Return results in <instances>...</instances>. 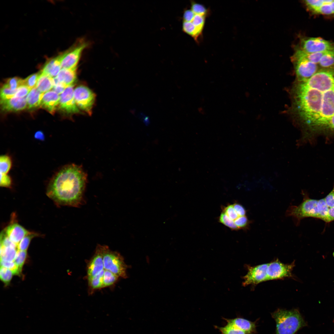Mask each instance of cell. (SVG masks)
<instances>
[{
	"label": "cell",
	"mask_w": 334,
	"mask_h": 334,
	"mask_svg": "<svg viewBox=\"0 0 334 334\" xmlns=\"http://www.w3.org/2000/svg\"><path fill=\"white\" fill-rule=\"evenodd\" d=\"M295 99L298 114L309 136L334 137V67L298 81Z\"/></svg>",
	"instance_id": "1"
},
{
	"label": "cell",
	"mask_w": 334,
	"mask_h": 334,
	"mask_svg": "<svg viewBox=\"0 0 334 334\" xmlns=\"http://www.w3.org/2000/svg\"><path fill=\"white\" fill-rule=\"evenodd\" d=\"M86 181V174L81 166L67 165L50 180L47 195L58 206L79 207L84 201Z\"/></svg>",
	"instance_id": "2"
},
{
	"label": "cell",
	"mask_w": 334,
	"mask_h": 334,
	"mask_svg": "<svg viewBox=\"0 0 334 334\" xmlns=\"http://www.w3.org/2000/svg\"><path fill=\"white\" fill-rule=\"evenodd\" d=\"M271 315L276 322V334H295L307 325L301 314L296 309H278Z\"/></svg>",
	"instance_id": "3"
},
{
	"label": "cell",
	"mask_w": 334,
	"mask_h": 334,
	"mask_svg": "<svg viewBox=\"0 0 334 334\" xmlns=\"http://www.w3.org/2000/svg\"><path fill=\"white\" fill-rule=\"evenodd\" d=\"M318 201L317 200L310 199L307 195H304L302 202L298 206H290L286 211V215L293 218L296 225L305 218H318Z\"/></svg>",
	"instance_id": "4"
},
{
	"label": "cell",
	"mask_w": 334,
	"mask_h": 334,
	"mask_svg": "<svg viewBox=\"0 0 334 334\" xmlns=\"http://www.w3.org/2000/svg\"><path fill=\"white\" fill-rule=\"evenodd\" d=\"M104 268L109 270L119 277H127L126 265L122 257L118 253L110 250L106 246H101Z\"/></svg>",
	"instance_id": "5"
},
{
	"label": "cell",
	"mask_w": 334,
	"mask_h": 334,
	"mask_svg": "<svg viewBox=\"0 0 334 334\" xmlns=\"http://www.w3.org/2000/svg\"><path fill=\"white\" fill-rule=\"evenodd\" d=\"M88 45L84 41L79 40L70 49L59 55L62 68L76 69L82 53Z\"/></svg>",
	"instance_id": "6"
},
{
	"label": "cell",
	"mask_w": 334,
	"mask_h": 334,
	"mask_svg": "<svg viewBox=\"0 0 334 334\" xmlns=\"http://www.w3.org/2000/svg\"><path fill=\"white\" fill-rule=\"evenodd\" d=\"M298 47L306 53L324 52L334 49V42L320 37H304L300 39Z\"/></svg>",
	"instance_id": "7"
},
{
	"label": "cell",
	"mask_w": 334,
	"mask_h": 334,
	"mask_svg": "<svg viewBox=\"0 0 334 334\" xmlns=\"http://www.w3.org/2000/svg\"><path fill=\"white\" fill-rule=\"evenodd\" d=\"M74 95L79 108L90 114L95 99L94 93L88 87L81 85L74 89Z\"/></svg>",
	"instance_id": "8"
},
{
	"label": "cell",
	"mask_w": 334,
	"mask_h": 334,
	"mask_svg": "<svg viewBox=\"0 0 334 334\" xmlns=\"http://www.w3.org/2000/svg\"><path fill=\"white\" fill-rule=\"evenodd\" d=\"M268 263L267 269L268 280L292 277L294 262L290 264H285L277 259Z\"/></svg>",
	"instance_id": "9"
},
{
	"label": "cell",
	"mask_w": 334,
	"mask_h": 334,
	"mask_svg": "<svg viewBox=\"0 0 334 334\" xmlns=\"http://www.w3.org/2000/svg\"><path fill=\"white\" fill-rule=\"evenodd\" d=\"M291 59L294 65L298 81L307 79L320 70L317 65L306 59L292 57Z\"/></svg>",
	"instance_id": "10"
},
{
	"label": "cell",
	"mask_w": 334,
	"mask_h": 334,
	"mask_svg": "<svg viewBox=\"0 0 334 334\" xmlns=\"http://www.w3.org/2000/svg\"><path fill=\"white\" fill-rule=\"evenodd\" d=\"M268 264L264 263L254 266H247L248 272L243 277V285H255L268 280L267 269Z\"/></svg>",
	"instance_id": "11"
},
{
	"label": "cell",
	"mask_w": 334,
	"mask_h": 334,
	"mask_svg": "<svg viewBox=\"0 0 334 334\" xmlns=\"http://www.w3.org/2000/svg\"><path fill=\"white\" fill-rule=\"evenodd\" d=\"M73 85L66 87L63 92L59 96L58 108L68 113H76L79 112V108L75 101Z\"/></svg>",
	"instance_id": "12"
},
{
	"label": "cell",
	"mask_w": 334,
	"mask_h": 334,
	"mask_svg": "<svg viewBox=\"0 0 334 334\" xmlns=\"http://www.w3.org/2000/svg\"><path fill=\"white\" fill-rule=\"evenodd\" d=\"M2 232L17 246L24 237L31 232L18 223L14 222H11Z\"/></svg>",
	"instance_id": "13"
},
{
	"label": "cell",
	"mask_w": 334,
	"mask_h": 334,
	"mask_svg": "<svg viewBox=\"0 0 334 334\" xmlns=\"http://www.w3.org/2000/svg\"><path fill=\"white\" fill-rule=\"evenodd\" d=\"M104 268L102 246L99 245L97 247L95 254L90 262L88 267V279L91 278L98 274L104 269Z\"/></svg>",
	"instance_id": "14"
},
{
	"label": "cell",
	"mask_w": 334,
	"mask_h": 334,
	"mask_svg": "<svg viewBox=\"0 0 334 334\" xmlns=\"http://www.w3.org/2000/svg\"><path fill=\"white\" fill-rule=\"evenodd\" d=\"M222 319L228 323L242 330L248 334H255L256 332V326L255 322L240 317L233 319Z\"/></svg>",
	"instance_id": "15"
},
{
	"label": "cell",
	"mask_w": 334,
	"mask_h": 334,
	"mask_svg": "<svg viewBox=\"0 0 334 334\" xmlns=\"http://www.w3.org/2000/svg\"><path fill=\"white\" fill-rule=\"evenodd\" d=\"M1 109L5 112L21 111L27 107L26 98L14 97L9 99L0 101Z\"/></svg>",
	"instance_id": "16"
},
{
	"label": "cell",
	"mask_w": 334,
	"mask_h": 334,
	"mask_svg": "<svg viewBox=\"0 0 334 334\" xmlns=\"http://www.w3.org/2000/svg\"><path fill=\"white\" fill-rule=\"evenodd\" d=\"M59 96L54 91L45 93L42 97L40 106L51 114H54L58 106Z\"/></svg>",
	"instance_id": "17"
},
{
	"label": "cell",
	"mask_w": 334,
	"mask_h": 334,
	"mask_svg": "<svg viewBox=\"0 0 334 334\" xmlns=\"http://www.w3.org/2000/svg\"><path fill=\"white\" fill-rule=\"evenodd\" d=\"M62 68L59 56L48 61L41 72L53 78L58 75Z\"/></svg>",
	"instance_id": "18"
},
{
	"label": "cell",
	"mask_w": 334,
	"mask_h": 334,
	"mask_svg": "<svg viewBox=\"0 0 334 334\" xmlns=\"http://www.w3.org/2000/svg\"><path fill=\"white\" fill-rule=\"evenodd\" d=\"M76 70L62 68L56 77L60 83L66 87L73 85L76 79Z\"/></svg>",
	"instance_id": "19"
},
{
	"label": "cell",
	"mask_w": 334,
	"mask_h": 334,
	"mask_svg": "<svg viewBox=\"0 0 334 334\" xmlns=\"http://www.w3.org/2000/svg\"><path fill=\"white\" fill-rule=\"evenodd\" d=\"M44 94L36 87L32 89L26 97L28 108L32 109L40 106Z\"/></svg>",
	"instance_id": "20"
},
{
	"label": "cell",
	"mask_w": 334,
	"mask_h": 334,
	"mask_svg": "<svg viewBox=\"0 0 334 334\" xmlns=\"http://www.w3.org/2000/svg\"><path fill=\"white\" fill-rule=\"evenodd\" d=\"M324 52L306 53L297 47L294 54L291 57L304 59L317 65L319 66V64L320 60Z\"/></svg>",
	"instance_id": "21"
},
{
	"label": "cell",
	"mask_w": 334,
	"mask_h": 334,
	"mask_svg": "<svg viewBox=\"0 0 334 334\" xmlns=\"http://www.w3.org/2000/svg\"><path fill=\"white\" fill-rule=\"evenodd\" d=\"M54 86L53 78L40 72L35 87L38 90L44 93L49 91Z\"/></svg>",
	"instance_id": "22"
},
{
	"label": "cell",
	"mask_w": 334,
	"mask_h": 334,
	"mask_svg": "<svg viewBox=\"0 0 334 334\" xmlns=\"http://www.w3.org/2000/svg\"><path fill=\"white\" fill-rule=\"evenodd\" d=\"M17 246H0V259L6 261H14L18 250Z\"/></svg>",
	"instance_id": "23"
},
{
	"label": "cell",
	"mask_w": 334,
	"mask_h": 334,
	"mask_svg": "<svg viewBox=\"0 0 334 334\" xmlns=\"http://www.w3.org/2000/svg\"><path fill=\"white\" fill-rule=\"evenodd\" d=\"M317 207L318 218L327 223L331 222L328 214L329 208L327 205L324 198L318 200Z\"/></svg>",
	"instance_id": "24"
},
{
	"label": "cell",
	"mask_w": 334,
	"mask_h": 334,
	"mask_svg": "<svg viewBox=\"0 0 334 334\" xmlns=\"http://www.w3.org/2000/svg\"><path fill=\"white\" fill-rule=\"evenodd\" d=\"M319 65L320 70L334 67V49L324 52Z\"/></svg>",
	"instance_id": "25"
},
{
	"label": "cell",
	"mask_w": 334,
	"mask_h": 334,
	"mask_svg": "<svg viewBox=\"0 0 334 334\" xmlns=\"http://www.w3.org/2000/svg\"><path fill=\"white\" fill-rule=\"evenodd\" d=\"M214 327L219 331L221 334H248L245 332L227 323L224 326L219 327L215 325Z\"/></svg>",
	"instance_id": "26"
},
{
	"label": "cell",
	"mask_w": 334,
	"mask_h": 334,
	"mask_svg": "<svg viewBox=\"0 0 334 334\" xmlns=\"http://www.w3.org/2000/svg\"><path fill=\"white\" fill-rule=\"evenodd\" d=\"M12 165V160L9 156L5 155L0 156V171L1 173L7 174L10 170Z\"/></svg>",
	"instance_id": "27"
},
{
	"label": "cell",
	"mask_w": 334,
	"mask_h": 334,
	"mask_svg": "<svg viewBox=\"0 0 334 334\" xmlns=\"http://www.w3.org/2000/svg\"><path fill=\"white\" fill-rule=\"evenodd\" d=\"M39 235L36 233L31 232L24 237L17 246L18 250L27 251L32 239Z\"/></svg>",
	"instance_id": "28"
},
{
	"label": "cell",
	"mask_w": 334,
	"mask_h": 334,
	"mask_svg": "<svg viewBox=\"0 0 334 334\" xmlns=\"http://www.w3.org/2000/svg\"><path fill=\"white\" fill-rule=\"evenodd\" d=\"M105 270L103 269L95 276L88 279L89 285L92 289H95L103 287V276Z\"/></svg>",
	"instance_id": "29"
},
{
	"label": "cell",
	"mask_w": 334,
	"mask_h": 334,
	"mask_svg": "<svg viewBox=\"0 0 334 334\" xmlns=\"http://www.w3.org/2000/svg\"><path fill=\"white\" fill-rule=\"evenodd\" d=\"M27 257V251L18 250L14 262L22 273V268Z\"/></svg>",
	"instance_id": "30"
},
{
	"label": "cell",
	"mask_w": 334,
	"mask_h": 334,
	"mask_svg": "<svg viewBox=\"0 0 334 334\" xmlns=\"http://www.w3.org/2000/svg\"><path fill=\"white\" fill-rule=\"evenodd\" d=\"M118 277V276L111 271L105 269L103 276V287L112 285L117 280Z\"/></svg>",
	"instance_id": "31"
},
{
	"label": "cell",
	"mask_w": 334,
	"mask_h": 334,
	"mask_svg": "<svg viewBox=\"0 0 334 334\" xmlns=\"http://www.w3.org/2000/svg\"><path fill=\"white\" fill-rule=\"evenodd\" d=\"M17 89L13 90L6 84H4L0 89V101L9 99L14 97Z\"/></svg>",
	"instance_id": "32"
},
{
	"label": "cell",
	"mask_w": 334,
	"mask_h": 334,
	"mask_svg": "<svg viewBox=\"0 0 334 334\" xmlns=\"http://www.w3.org/2000/svg\"><path fill=\"white\" fill-rule=\"evenodd\" d=\"M13 272L11 270L3 267H1L0 278L1 280L6 285H9L12 280Z\"/></svg>",
	"instance_id": "33"
},
{
	"label": "cell",
	"mask_w": 334,
	"mask_h": 334,
	"mask_svg": "<svg viewBox=\"0 0 334 334\" xmlns=\"http://www.w3.org/2000/svg\"><path fill=\"white\" fill-rule=\"evenodd\" d=\"M332 0H312L304 1V3L309 10L312 12L325 3H330Z\"/></svg>",
	"instance_id": "34"
},
{
	"label": "cell",
	"mask_w": 334,
	"mask_h": 334,
	"mask_svg": "<svg viewBox=\"0 0 334 334\" xmlns=\"http://www.w3.org/2000/svg\"><path fill=\"white\" fill-rule=\"evenodd\" d=\"M219 220L220 223L231 229L233 230H238L234 222L231 220L223 212L221 213L219 216Z\"/></svg>",
	"instance_id": "35"
},
{
	"label": "cell",
	"mask_w": 334,
	"mask_h": 334,
	"mask_svg": "<svg viewBox=\"0 0 334 334\" xmlns=\"http://www.w3.org/2000/svg\"><path fill=\"white\" fill-rule=\"evenodd\" d=\"M5 84H6L11 90H14L23 85V79L18 77L9 78L7 79Z\"/></svg>",
	"instance_id": "36"
},
{
	"label": "cell",
	"mask_w": 334,
	"mask_h": 334,
	"mask_svg": "<svg viewBox=\"0 0 334 334\" xmlns=\"http://www.w3.org/2000/svg\"><path fill=\"white\" fill-rule=\"evenodd\" d=\"M40 73L32 74L23 79V85L32 89L36 85Z\"/></svg>",
	"instance_id": "37"
},
{
	"label": "cell",
	"mask_w": 334,
	"mask_h": 334,
	"mask_svg": "<svg viewBox=\"0 0 334 334\" xmlns=\"http://www.w3.org/2000/svg\"><path fill=\"white\" fill-rule=\"evenodd\" d=\"M1 267H4L11 270L14 275H20L21 273L14 261H8L0 260Z\"/></svg>",
	"instance_id": "38"
},
{
	"label": "cell",
	"mask_w": 334,
	"mask_h": 334,
	"mask_svg": "<svg viewBox=\"0 0 334 334\" xmlns=\"http://www.w3.org/2000/svg\"><path fill=\"white\" fill-rule=\"evenodd\" d=\"M222 212L234 222L239 217L241 216H239L236 212L232 204L228 205L225 207L223 209Z\"/></svg>",
	"instance_id": "39"
},
{
	"label": "cell",
	"mask_w": 334,
	"mask_h": 334,
	"mask_svg": "<svg viewBox=\"0 0 334 334\" xmlns=\"http://www.w3.org/2000/svg\"><path fill=\"white\" fill-rule=\"evenodd\" d=\"M330 3H325L313 12L316 14L322 15H330L333 14Z\"/></svg>",
	"instance_id": "40"
},
{
	"label": "cell",
	"mask_w": 334,
	"mask_h": 334,
	"mask_svg": "<svg viewBox=\"0 0 334 334\" xmlns=\"http://www.w3.org/2000/svg\"><path fill=\"white\" fill-rule=\"evenodd\" d=\"M234 223L238 229H242L246 228L250 223L246 216L239 217L234 221Z\"/></svg>",
	"instance_id": "41"
},
{
	"label": "cell",
	"mask_w": 334,
	"mask_h": 334,
	"mask_svg": "<svg viewBox=\"0 0 334 334\" xmlns=\"http://www.w3.org/2000/svg\"><path fill=\"white\" fill-rule=\"evenodd\" d=\"M191 10L194 13L203 15H207V10L201 4L196 2H192L191 4Z\"/></svg>",
	"instance_id": "42"
},
{
	"label": "cell",
	"mask_w": 334,
	"mask_h": 334,
	"mask_svg": "<svg viewBox=\"0 0 334 334\" xmlns=\"http://www.w3.org/2000/svg\"><path fill=\"white\" fill-rule=\"evenodd\" d=\"M12 184V181L10 177L7 174L0 173V186L6 188H10Z\"/></svg>",
	"instance_id": "43"
},
{
	"label": "cell",
	"mask_w": 334,
	"mask_h": 334,
	"mask_svg": "<svg viewBox=\"0 0 334 334\" xmlns=\"http://www.w3.org/2000/svg\"><path fill=\"white\" fill-rule=\"evenodd\" d=\"M31 89L26 85H23L19 87L14 97L18 98H23L28 94Z\"/></svg>",
	"instance_id": "44"
},
{
	"label": "cell",
	"mask_w": 334,
	"mask_h": 334,
	"mask_svg": "<svg viewBox=\"0 0 334 334\" xmlns=\"http://www.w3.org/2000/svg\"><path fill=\"white\" fill-rule=\"evenodd\" d=\"M324 199L329 208L334 207V186L332 191Z\"/></svg>",
	"instance_id": "45"
},
{
	"label": "cell",
	"mask_w": 334,
	"mask_h": 334,
	"mask_svg": "<svg viewBox=\"0 0 334 334\" xmlns=\"http://www.w3.org/2000/svg\"><path fill=\"white\" fill-rule=\"evenodd\" d=\"M236 212L240 216H246V212L244 208L241 204L238 203L232 204Z\"/></svg>",
	"instance_id": "46"
},
{
	"label": "cell",
	"mask_w": 334,
	"mask_h": 334,
	"mask_svg": "<svg viewBox=\"0 0 334 334\" xmlns=\"http://www.w3.org/2000/svg\"><path fill=\"white\" fill-rule=\"evenodd\" d=\"M194 15V13L191 9L186 10L183 14V21L190 22L192 19Z\"/></svg>",
	"instance_id": "47"
},
{
	"label": "cell",
	"mask_w": 334,
	"mask_h": 334,
	"mask_svg": "<svg viewBox=\"0 0 334 334\" xmlns=\"http://www.w3.org/2000/svg\"><path fill=\"white\" fill-rule=\"evenodd\" d=\"M66 87L65 85L60 83L58 85L54 86L52 89L53 91L58 94L60 95L63 92Z\"/></svg>",
	"instance_id": "48"
},
{
	"label": "cell",
	"mask_w": 334,
	"mask_h": 334,
	"mask_svg": "<svg viewBox=\"0 0 334 334\" xmlns=\"http://www.w3.org/2000/svg\"><path fill=\"white\" fill-rule=\"evenodd\" d=\"M35 139L41 141H44L45 139V136L43 133L41 131H36L34 134Z\"/></svg>",
	"instance_id": "49"
},
{
	"label": "cell",
	"mask_w": 334,
	"mask_h": 334,
	"mask_svg": "<svg viewBox=\"0 0 334 334\" xmlns=\"http://www.w3.org/2000/svg\"><path fill=\"white\" fill-rule=\"evenodd\" d=\"M328 214L331 221H334V207L329 208Z\"/></svg>",
	"instance_id": "50"
},
{
	"label": "cell",
	"mask_w": 334,
	"mask_h": 334,
	"mask_svg": "<svg viewBox=\"0 0 334 334\" xmlns=\"http://www.w3.org/2000/svg\"><path fill=\"white\" fill-rule=\"evenodd\" d=\"M330 5L331 6L333 13V14H334V0H332V2H331L330 3Z\"/></svg>",
	"instance_id": "51"
},
{
	"label": "cell",
	"mask_w": 334,
	"mask_h": 334,
	"mask_svg": "<svg viewBox=\"0 0 334 334\" xmlns=\"http://www.w3.org/2000/svg\"><path fill=\"white\" fill-rule=\"evenodd\" d=\"M333 256L334 257V252L333 253Z\"/></svg>",
	"instance_id": "52"
}]
</instances>
